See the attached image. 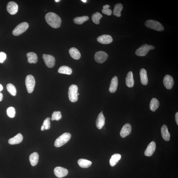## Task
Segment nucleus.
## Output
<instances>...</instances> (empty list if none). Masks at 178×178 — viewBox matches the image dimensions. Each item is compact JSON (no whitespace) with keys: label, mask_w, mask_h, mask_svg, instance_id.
<instances>
[{"label":"nucleus","mask_w":178,"mask_h":178,"mask_svg":"<svg viewBox=\"0 0 178 178\" xmlns=\"http://www.w3.org/2000/svg\"><path fill=\"white\" fill-rule=\"evenodd\" d=\"M27 57L28 58V62L30 63H36L38 61L37 55L35 52H31L27 54Z\"/></svg>","instance_id":"obj_24"},{"label":"nucleus","mask_w":178,"mask_h":178,"mask_svg":"<svg viewBox=\"0 0 178 178\" xmlns=\"http://www.w3.org/2000/svg\"><path fill=\"white\" fill-rule=\"evenodd\" d=\"M7 89L8 92L13 96H15L16 95V89L13 84L10 83L8 84L7 85Z\"/></svg>","instance_id":"obj_32"},{"label":"nucleus","mask_w":178,"mask_h":178,"mask_svg":"<svg viewBox=\"0 0 178 178\" xmlns=\"http://www.w3.org/2000/svg\"><path fill=\"white\" fill-rule=\"evenodd\" d=\"M25 84L27 92L30 94L32 93L35 84V80L34 77L32 75L27 76L25 79Z\"/></svg>","instance_id":"obj_7"},{"label":"nucleus","mask_w":178,"mask_h":178,"mask_svg":"<svg viewBox=\"0 0 178 178\" xmlns=\"http://www.w3.org/2000/svg\"><path fill=\"white\" fill-rule=\"evenodd\" d=\"M161 133L163 138L166 141H169L170 138V134L166 125H163L162 126L161 128Z\"/></svg>","instance_id":"obj_17"},{"label":"nucleus","mask_w":178,"mask_h":178,"mask_svg":"<svg viewBox=\"0 0 178 178\" xmlns=\"http://www.w3.org/2000/svg\"><path fill=\"white\" fill-rule=\"evenodd\" d=\"M78 164L80 167L82 168H89L92 164V162L85 159H80L78 161Z\"/></svg>","instance_id":"obj_25"},{"label":"nucleus","mask_w":178,"mask_h":178,"mask_svg":"<svg viewBox=\"0 0 178 178\" xmlns=\"http://www.w3.org/2000/svg\"><path fill=\"white\" fill-rule=\"evenodd\" d=\"M23 137L21 133H19L13 138L10 139L8 141V143L10 145H14L18 144L22 142Z\"/></svg>","instance_id":"obj_18"},{"label":"nucleus","mask_w":178,"mask_h":178,"mask_svg":"<svg viewBox=\"0 0 178 178\" xmlns=\"http://www.w3.org/2000/svg\"><path fill=\"white\" fill-rule=\"evenodd\" d=\"M154 48V46H153L148 45L147 44H144L137 48L135 52V54L138 56H145L150 50H153Z\"/></svg>","instance_id":"obj_4"},{"label":"nucleus","mask_w":178,"mask_h":178,"mask_svg":"<svg viewBox=\"0 0 178 178\" xmlns=\"http://www.w3.org/2000/svg\"><path fill=\"white\" fill-rule=\"evenodd\" d=\"M71 135L69 133H65L57 138L54 143V145L57 147H61L68 142L71 139Z\"/></svg>","instance_id":"obj_2"},{"label":"nucleus","mask_w":178,"mask_h":178,"mask_svg":"<svg viewBox=\"0 0 178 178\" xmlns=\"http://www.w3.org/2000/svg\"><path fill=\"white\" fill-rule=\"evenodd\" d=\"M7 113L9 117L11 118H13L15 116V110L13 107H9L7 109Z\"/></svg>","instance_id":"obj_34"},{"label":"nucleus","mask_w":178,"mask_h":178,"mask_svg":"<svg viewBox=\"0 0 178 178\" xmlns=\"http://www.w3.org/2000/svg\"><path fill=\"white\" fill-rule=\"evenodd\" d=\"M102 17V15L98 12L95 13L92 16V20L95 24L98 25L99 24L100 20Z\"/></svg>","instance_id":"obj_31"},{"label":"nucleus","mask_w":178,"mask_h":178,"mask_svg":"<svg viewBox=\"0 0 178 178\" xmlns=\"http://www.w3.org/2000/svg\"><path fill=\"white\" fill-rule=\"evenodd\" d=\"M50 118H47L44 120L43 124V126L44 127L46 130L50 129Z\"/></svg>","instance_id":"obj_36"},{"label":"nucleus","mask_w":178,"mask_h":178,"mask_svg":"<svg viewBox=\"0 0 178 178\" xmlns=\"http://www.w3.org/2000/svg\"><path fill=\"white\" fill-rule=\"evenodd\" d=\"M44 129H45V128H44V126H43V125H42V127H41V130L42 131H44Z\"/></svg>","instance_id":"obj_41"},{"label":"nucleus","mask_w":178,"mask_h":178,"mask_svg":"<svg viewBox=\"0 0 178 178\" xmlns=\"http://www.w3.org/2000/svg\"><path fill=\"white\" fill-rule=\"evenodd\" d=\"M78 95H79V93H78Z\"/></svg>","instance_id":"obj_44"},{"label":"nucleus","mask_w":178,"mask_h":178,"mask_svg":"<svg viewBox=\"0 0 178 178\" xmlns=\"http://www.w3.org/2000/svg\"><path fill=\"white\" fill-rule=\"evenodd\" d=\"M97 40L100 43L108 44L111 43L113 39L111 36L105 35L100 36L97 38Z\"/></svg>","instance_id":"obj_14"},{"label":"nucleus","mask_w":178,"mask_h":178,"mask_svg":"<svg viewBox=\"0 0 178 178\" xmlns=\"http://www.w3.org/2000/svg\"><path fill=\"white\" fill-rule=\"evenodd\" d=\"M159 106V102L156 98H152L150 104V109L152 112H154L157 109Z\"/></svg>","instance_id":"obj_27"},{"label":"nucleus","mask_w":178,"mask_h":178,"mask_svg":"<svg viewBox=\"0 0 178 178\" xmlns=\"http://www.w3.org/2000/svg\"><path fill=\"white\" fill-rule=\"evenodd\" d=\"M54 172L56 176L59 178L66 176L68 173V171L67 169L60 167H56L54 169Z\"/></svg>","instance_id":"obj_10"},{"label":"nucleus","mask_w":178,"mask_h":178,"mask_svg":"<svg viewBox=\"0 0 178 178\" xmlns=\"http://www.w3.org/2000/svg\"><path fill=\"white\" fill-rule=\"evenodd\" d=\"M121 155L119 154H115L113 155L110 161V165L112 167L115 166L121 158Z\"/></svg>","instance_id":"obj_26"},{"label":"nucleus","mask_w":178,"mask_h":178,"mask_svg":"<svg viewBox=\"0 0 178 178\" xmlns=\"http://www.w3.org/2000/svg\"><path fill=\"white\" fill-rule=\"evenodd\" d=\"M18 6L16 3L14 1H10L7 4V10L11 15L16 14L18 11Z\"/></svg>","instance_id":"obj_11"},{"label":"nucleus","mask_w":178,"mask_h":178,"mask_svg":"<svg viewBox=\"0 0 178 178\" xmlns=\"http://www.w3.org/2000/svg\"><path fill=\"white\" fill-rule=\"evenodd\" d=\"M175 120L177 124L178 125V113L177 112L175 115Z\"/></svg>","instance_id":"obj_38"},{"label":"nucleus","mask_w":178,"mask_h":178,"mask_svg":"<svg viewBox=\"0 0 178 178\" xmlns=\"http://www.w3.org/2000/svg\"><path fill=\"white\" fill-rule=\"evenodd\" d=\"M89 19V17L87 16L77 17L74 19L73 21L75 24L78 25H81L87 21Z\"/></svg>","instance_id":"obj_30"},{"label":"nucleus","mask_w":178,"mask_h":178,"mask_svg":"<svg viewBox=\"0 0 178 178\" xmlns=\"http://www.w3.org/2000/svg\"><path fill=\"white\" fill-rule=\"evenodd\" d=\"M3 94H2V93L0 92V102L3 99Z\"/></svg>","instance_id":"obj_39"},{"label":"nucleus","mask_w":178,"mask_h":178,"mask_svg":"<svg viewBox=\"0 0 178 178\" xmlns=\"http://www.w3.org/2000/svg\"><path fill=\"white\" fill-rule=\"evenodd\" d=\"M59 73L65 74L67 75H71L72 72V70L71 68L66 66H63L59 68L58 70Z\"/></svg>","instance_id":"obj_29"},{"label":"nucleus","mask_w":178,"mask_h":178,"mask_svg":"<svg viewBox=\"0 0 178 178\" xmlns=\"http://www.w3.org/2000/svg\"><path fill=\"white\" fill-rule=\"evenodd\" d=\"M105 118L103 113H101L99 114L96 120V126L97 128L101 129L105 124Z\"/></svg>","instance_id":"obj_16"},{"label":"nucleus","mask_w":178,"mask_h":178,"mask_svg":"<svg viewBox=\"0 0 178 178\" xmlns=\"http://www.w3.org/2000/svg\"><path fill=\"white\" fill-rule=\"evenodd\" d=\"M163 84L167 89L171 90L174 84L173 78L169 75L165 76L163 79Z\"/></svg>","instance_id":"obj_12"},{"label":"nucleus","mask_w":178,"mask_h":178,"mask_svg":"<svg viewBox=\"0 0 178 178\" xmlns=\"http://www.w3.org/2000/svg\"><path fill=\"white\" fill-rule=\"evenodd\" d=\"M78 87L75 84L72 85L69 87L68 96L70 100L72 102H76L78 100Z\"/></svg>","instance_id":"obj_5"},{"label":"nucleus","mask_w":178,"mask_h":178,"mask_svg":"<svg viewBox=\"0 0 178 178\" xmlns=\"http://www.w3.org/2000/svg\"><path fill=\"white\" fill-rule=\"evenodd\" d=\"M6 58V54L3 52H0V63H3Z\"/></svg>","instance_id":"obj_37"},{"label":"nucleus","mask_w":178,"mask_h":178,"mask_svg":"<svg viewBox=\"0 0 178 178\" xmlns=\"http://www.w3.org/2000/svg\"><path fill=\"white\" fill-rule=\"evenodd\" d=\"M118 78L116 76L114 77L112 79L110 85L109 90L111 93L115 92L118 88Z\"/></svg>","instance_id":"obj_19"},{"label":"nucleus","mask_w":178,"mask_h":178,"mask_svg":"<svg viewBox=\"0 0 178 178\" xmlns=\"http://www.w3.org/2000/svg\"><path fill=\"white\" fill-rule=\"evenodd\" d=\"M126 83L127 86L129 88H132L134 84V80L133 78L132 72H129L126 78Z\"/></svg>","instance_id":"obj_21"},{"label":"nucleus","mask_w":178,"mask_h":178,"mask_svg":"<svg viewBox=\"0 0 178 178\" xmlns=\"http://www.w3.org/2000/svg\"><path fill=\"white\" fill-rule=\"evenodd\" d=\"M82 1L84 2V3H86L87 1L86 0H82Z\"/></svg>","instance_id":"obj_42"},{"label":"nucleus","mask_w":178,"mask_h":178,"mask_svg":"<svg viewBox=\"0 0 178 178\" xmlns=\"http://www.w3.org/2000/svg\"><path fill=\"white\" fill-rule=\"evenodd\" d=\"M3 86H2V85L0 84V92H1L2 90H3Z\"/></svg>","instance_id":"obj_40"},{"label":"nucleus","mask_w":178,"mask_h":178,"mask_svg":"<svg viewBox=\"0 0 178 178\" xmlns=\"http://www.w3.org/2000/svg\"><path fill=\"white\" fill-rule=\"evenodd\" d=\"M145 25L148 28L156 31H164V27L160 23L154 20H150L146 21Z\"/></svg>","instance_id":"obj_3"},{"label":"nucleus","mask_w":178,"mask_h":178,"mask_svg":"<svg viewBox=\"0 0 178 178\" xmlns=\"http://www.w3.org/2000/svg\"><path fill=\"white\" fill-rule=\"evenodd\" d=\"M29 25L26 22L21 23L17 26L13 31V34L16 36L20 35L25 32L28 29Z\"/></svg>","instance_id":"obj_6"},{"label":"nucleus","mask_w":178,"mask_h":178,"mask_svg":"<svg viewBox=\"0 0 178 178\" xmlns=\"http://www.w3.org/2000/svg\"><path fill=\"white\" fill-rule=\"evenodd\" d=\"M108 54L106 52L102 51L97 52L95 53L94 59L95 61L99 63H102L106 60L108 58Z\"/></svg>","instance_id":"obj_8"},{"label":"nucleus","mask_w":178,"mask_h":178,"mask_svg":"<svg viewBox=\"0 0 178 178\" xmlns=\"http://www.w3.org/2000/svg\"><path fill=\"white\" fill-rule=\"evenodd\" d=\"M156 143L152 141L148 145L145 152V155L147 156H151L154 153L156 149Z\"/></svg>","instance_id":"obj_15"},{"label":"nucleus","mask_w":178,"mask_h":178,"mask_svg":"<svg viewBox=\"0 0 178 178\" xmlns=\"http://www.w3.org/2000/svg\"><path fill=\"white\" fill-rule=\"evenodd\" d=\"M62 118V116L60 111H54L52 114L51 120L52 121L54 120L58 121Z\"/></svg>","instance_id":"obj_33"},{"label":"nucleus","mask_w":178,"mask_h":178,"mask_svg":"<svg viewBox=\"0 0 178 178\" xmlns=\"http://www.w3.org/2000/svg\"><path fill=\"white\" fill-rule=\"evenodd\" d=\"M69 52L72 58L76 60L79 59L81 57L80 52L76 48L73 47L70 48Z\"/></svg>","instance_id":"obj_22"},{"label":"nucleus","mask_w":178,"mask_h":178,"mask_svg":"<svg viewBox=\"0 0 178 178\" xmlns=\"http://www.w3.org/2000/svg\"><path fill=\"white\" fill-rule=\"evenodd\" d=\"M45 19L48 24L52 28L57 29L60 27L61 19L58 15L53 12H49L46 14Z\"/></svg>","instance_id":"obj_1"},{"label":"nucleus","mask_w":178,"mask_h":178,"mask_svg":"<svg viewBox=\"0 0 178 178\" xmlns=\"http://www.w3.org/2000/svg\"><path fill=\"white\" fill-rule=\"evenodd\" d=\"M110 7V5H104L102 10L103 13L108 16H111L112 14V11L111 9H109V8Z\"/></svg>","instance_id":"obj_35"},{"label":"nucleus","mask_w":178,"mask_h":178,"mask_svg":"<svg viewBox=\"0 0 178 178\" xmlns=\"http://www.w3.org/2000/svg\"><path fill=\"white\" fill-rule=\"evenodd\" d=\"M60 0H55V1L56 2H58L60 1Z\"/></svg>","instance_id":"obj_43"},{"label":"nucleus","mask_w":178,"mask_h":178,"mask_svg":"<svg viewBox=\"0 0 178 178\" xmlns=\"http://www.w3.org/2000/svg\"><path fill=\"white\" fill-rule=\"evenodd\" d=\"M43 58L46 65L48 67L51 68L54 66L55 59L54 57L50 54H43Z\"/></svg>","instance_id":"obj_9"},{"label":"nucleus","mask_w":178,"mask_h":178,"mask_svg":"<svg viewBox=\"0 0 178 178\" xmlns=\"http://www.w3.org/2000/svg\"><path fill=\"white\" fill-rule=\"evenodd\" d=\"M132 131V127L129 124H125L120 132V135L122 138H124L130 135Z\"/></svg>","instance_id":"obj_13"},{"label":"nucleus","mask_w":178,"mask_h":178,"mask_svg":"<svg viewBox=\"0 0 178 178\" xmlns=\"http://www.w3.org/2000/svg\"><path fill=\"white\" fill-rule=\"evenodd\" d=\"M123 8V6L122 4H116L114 6V8L113 11L114 15L118 17H120L121 16V12Z\"/></svg>","instance_id":"obj_28"},{"label":"nucleus","mask_w":178,"mask_h":178,"mask_svg":"<svg viewBox=\"0 0 178 178\" xmlns=\"http://www.w3.org/2000/svg\"><path fill=\"white\" fill-rule=\"evenodd\" d=\"M139 74L141 84L143 85H147L148 83L147 71L145 69L142 68L140 71Z\"/></svg>","instance_id":"obj_20"},{"label":"nucleus","mask_w":178,"mask_h":178,"mask_svg":"<svg viewBox=\"0 0 178 178\" xmlns=\"http://www.w3.org/2000/svg\"><path fill=\"white\" fill-rule=\"evenodd\" d=\"M39 156L37 152H33L29 156V161L32 166H35L39 162Z\"/></svg>","instance_id":"obj_23"}]
</instances>
